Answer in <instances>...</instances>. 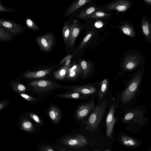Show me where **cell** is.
Here are the masks:
<instances>
[{
    "instance_id": "1",
    "label": "cell",
    "mask_w": 151,
    "mask_h": 151,
    "mask_svg": "<svg viewBox=\"0 0 151 151\" xmlns=\"http://www.w3.org/2000/svg\"><path fill=\"white\" fill-rule=\"evenodd\" d=\"M106 105L105 99L97 105L88 118L87 128L90 132L95 131L98 126L104 114Z\"/></svg>"
},
{
    "instance_id": "2",
    "label": "cell",
    "mask_w": 151,
    "mask_h": 151,
    "mask_svg": "<svg viewBox=\"0 0 151 151\" xmlns=\"http://www.w3.org/2000/svg\"><path fill=\"white\" fill-rule=\"evenodd\" d=\"M142 76V72L139 71L132 78L121 95V99L123 104L127 103L134 97L138 90Z\"/></svg>"
},
{
    "instance_id": "3",
    "label": "cell",
    "mask_w": 151,
    "mask_h": 151,
    "mask_svg": "<svg viewBox=\"0 0 151 151\" xmlns=\"http://www.w3.org/2000/svg\"><path fill=\"white\" fill-rule=\"evenodd\" d=\"M36 42L45 52L51 51L54 47L55 39V36L51 32H48L37 37Z\"/></svg>"
},
{
    "instance_id": "4",
    "label": "cell",
    "mask_w": 151,
    "mask_h": 151,
    "mask_svg": "<svg viewBox=\"0 0 151 151\" xmlns=\"http://www.w3.org/2000/svg\"><path fill=\"white\" fill-rule=\"evenodd\" d=\"M60 143L63 145L74 148L83 147L88 145L86 138L80 134L67 136L62 139Z\"/></svg>"
},
{
    "instance_id": "5",
    "label": "cell",
    "mask_w": 151,
    "mask_h": 151,
    "mask_svg": "<svg viewBox=\"0 0 151 151\" xmlns=\"http://www.w3.org/2000/svg\"><path fill=\"white\" fill-rule=\"evenodd\" d=\"M30 85L35 91L43 92L55 88L63 87L52 81L46 80L34 81L31 82Z\"/></svg>"
},
{
    "instance_id": "6",
    "label": "cell",
    "mask_w": 151,
    "mask_h": 151,
    "mask_svg": "<svg viewBox=\"0 0 151 151\" xmlns=\"http://www.w3.org/2000/svg\"><path fill=\"white\" fill-rule=\"evenodd\" d=\"M0 27L12 34L18 35L24 31V27L13 21L3 19H0Z\"/></svg>"
},
{
    "instance_id": "7",
    "label": "cell",
    "mask_w": 151,
    "mask_h": 151,
    "mask_svg": "<svg viewBox=\"0 0 151 151\" xmlns=\"http://www.w3.org/2000/svg\"><path fill=\"white\" fill-rule=\"evenodd\" d=\"M141 58L136 54H131L127 55L124 58L122 67L125 70H133L139 65Z\"/></svg>"
},
{
    "instance_id": "8",
    "label": "cell",
    "mask_w": 151,
    "mask_h": 151,
    "mask_svg": "<svg viewBox=\"0 0 151 151\" xmlns=\"http://www.w3.org/2000/svg\"><path fill=\"white\" fill-rule=\"evenodd\" d=\"M94 100L80 106L76 112V117L78 120L85 118L91 112L94 105Z\"/></svg>"
},
{
    "instance_id": "9",
    "label": "cell",
    "mask_w": 151,
    "mask_h": 151,
    "mask_svg": "<svg viewBox=\"0 0 151 151\" xmlns=\"http://www.w3.org/2000/svg\"><path fill=\"white\" fill-rule=\"evenodd\" d=\"M115 105H111L106 119V131L107 136L110 138L112 133L114 125L116 120L114 116Z\"/></svg>"
},
{
    "instance_id": "10",
    "label": "cell",
    "mask_w": 151,
    "mask_h": 151,
    "mask_svg": "<svg viewBox=\"0 0 151 151\" xmlns=\"http://www.w3.org/2000/svg\"><path fill=\"white\" fill-rule=\"evenodd\" d=\"M130 6L129 1L119 0L110 4L105 9L108 10H115L119 12H124L128 9Z\"/></svg>"
},
{
    "instance_id": "11",
    "label": "cell",
    "mask_w": 151,
    "mask_h": 151,
    "mask_svg": "<svg viewBox=\"0 0 151 151\" xmlns=\"http://www.w3.org/2000/svg\"><path fill=\"white\" fill-rule=\"evenodd\" d=\"M70 35L67 45L71 48L74 44L76 38L80 32V29L77 25L73 24L70 25Z\"/></svg>"
},
{
    "instance_id": "12",
    "label": "cell",
    "mask_w": 151,
    "mask_h": 151,
    "mask_svg": "<svg viewBox=\"0 0 151 151\" xmlns=\"http://www.w3.org/2000/svg\"><path fill=\"white\" fill-rule=\"evenodd\" d=\"M71 92L85 94H91L95 93L96 89L93 86L89 85L73 87L71 88Z\"/></svg>"
},
{
    "instance_id": "13",
    "label": "cell",
    "mask_w": 151,
    "mask_h": 151,
    "mask_svg": "<svg viewBox=\"0 0 151 151\" xmlns=\"http://www.w3.org/2000/svg\"><path fill=\"white\" fill-rule=\"evenodd\" d=\"M82 73L80 64H74L71 65L66 77L68 79L72 80L76 78L79 74H82Z\"/></svg>"
},
{
    "instance_id": "14",
    "label": "cell",
    "mask_w": 151,
    "mask_h": 151,
    "mask_svg": "<svg viewBox=\"0 0 151 151\" xmlns=\"http://www.w3.org/2000/svg\"><path fill=\"white\" fill-rule=\"evenodd\" d=\"M71 64L65 65L59 69L54 72V77L57 79L63 80L68 74L71 66Z\"/></svg>"
},
{
    "instance_id": "15",
    "label": "cell",
    "mask_w": 151,
    "mask_h": 151,
    "mask_svg": "<svg viewBox=\"0 0 151 151\" xmlns=\"http://www.w3.org/2000/svg\"><path fill=\"white\" fill-rule=\"evenodd\" d=\"M52 70L49 68L37 71L28 72L24 74V77L29 78L42 77L48 74Z\"/></svg>"
},
{
    "instance_id": "16",
    "label": "cell",
    "mask_w": 151,
    "mask_h": 151,
    "mask_svg": "<svg viewBox=\"0 0 151 151\" xmlns=\"http://www.w3.org/2000/svg\"><path fill=\"white\" fill-rule=\"evenodd\" d=\"M91 1V0H80L76 1L67 9L63 16L70 14L83 5Z\"/></svg>"
},
{
    "instance_id": "17",
    "label": "cell",
    "mask_w": 151,
    "mask_h": 151,
    "mask_svg": "<svg viewBox=\"0 0 151 151\" xmlns=\"http://www.w3.org/2000/svg\"><path fill=\"white\" fill-rule=\"evenodd\" d=\"M49 116L53 122L58 123L61 118V113L59 109L55 106H52L49 109Z\"/></svg>"
},
{
    "instance_id": "18",
    "label": "cell",
    "mask_w": 151,
    "mask_h": 151,
    "mask_svg": "<svg viewBox=\"0 0 151 151\" xmlns=\"http://www.w3.org/2000/svg\"><path fill=\"white\" fill-rule=\"evenodd\" d=\"M141 27L142 32L147 40L151 38V27L149 22L145 19L142 20Z\"/></svg>"
},
{
    "instance_id": "19",
    "label": "cell",
    "mask_w": 151,
    "mask_h": 151,
    "mask_svg": "<svg viewBox=\"0 0 151 151\" xmlns=\"http://www.w3.org/2000/svg\"><path fill=\"white\" fill-rule=\"evenodd\" d=\"M80 65L82 71V78H84L90 72L92 67V65L88 61L83 60L81 61Z\"/></svg>"
},
{
    "instance_id": "20",
    "label": "cell",
    "mask_w": 151,
    "mask_h": 151,
    "mask_svg": "<svg viewBox=\"0 0 151 151\" xmlns=\"http://www.w3.org/2000/svg\"><path fill=\"white\" fill-rule=\"evenodd\" d=\"M13 39L11 33L0 27V40L3 42L11 41Z\"/></svg>"
},
{
    "instance_id": "21",
    "label": "cell",
    "mask_w": 151,
    "mask_h": 151,
    "mask_svg": "<svg viewBox=\"0 0 151 151\" xmlns=\"http://www.w3.org/2000/svg\"><path fill=\"white\" fill-rule=\"evenodd\" d=\"M121 29L123 33L125 35L132 37L134 36L135 33L132 27L127 24L122 25Z\"/></svg>"
},
{
    "instance_id": "22",
    "label": "cell",
    "mask_w": 151,
    "mask_h": 151,
    "mask_svg": "<svg viewBox=\"0 0 151 151\" xmlns=\"http://www.w3.org/2000/svg\"><path fill=\"white\" fill-rule=\"evenodd\" d=\"M108 81L106 79H104L101 82V86L98 92V97L101 99L104 96L108 86Z\"/></svg>"
},
{
    "instance_id": "23",
    "label": "cell",
    "mask_w": 151,
    "mask_h": 151,
    "mask_svg": "<svg viewBox=\"0 0 151 151\" xmlns=\"http://www.w3.org/2000/svg\"><path fill=\"white\" fill-rule=\"evenodd\" d=\"M21 128L24 131L31 132L34 129L33 125L31 122L26 120H23L21 124Z\"/></svg>"
},
{
    "instance_id": "24",
    "label": "cell",
    "mask_w": 151,
    "mask_h": 151,
    "mask_svg": "<svg viewBox=\"0 0 151 151\" xmlns=\"http://www.w3.org/2000/svg\"><path fill=\"white\" fill-rule=\"evenodd\" d=\"M63 35L65 43L67 44L70 35V27L68 23L66 22L62 30Z\"/></svg>"
},
{
    "instance_id": "25",
    "label": "cell",
    "mask_w": 151,
    "mask_h": 151,
    "mask_svg": "<svg viewBox=\"0 0 151 151\" xmlns=\"http://www.w3.org/2000/svg\"><path fill=\"white\" fill-rule=\"evenodd\" d=\"M96 10L95 8L93 7H91L86 10L81 12L78 16L80 18L83 19L87 17L88 16L94 12Z\"/></svg>"
},
{
    "instance_id": "26",
    "label": "cell",
    "mask_w": 151,
    "mask_h": 151,
    "mask_svg": "<svg viewBox=\"0 0 151 151\" xmlns=\"http://www.w3.org/2000/svg\"><path fill=\"white\" fill-rule=\"evenodd\" d=\"M58 97L65 99H79L81 98L80 93H73L64 94L58 96Z\"/></svg>"
},
{
    "instance_id": "27",
    "label": "cell",
    "mask_w": 151,
    "mask_h": 151,
    "mask_svg": "<svg viewBox=\"0 0 151 151\" xmlns=\"http://www.w3.org/2000/svg\"><path fill=\"white\" fill-rule=\"evenodd\" d=\"M110 14L102 12H94L88 16L87 17L91 18H96L108 17Z\"/></svg>"
},
{
    "instance_id": "28",
    "label": "cell",
    "mask_w": 151,
    "mask_h": 151,
    "mask_svg": "<svg viewBox=\"0 0 151 151\" xmlns=\"http://www.w3.org/2000/svg\"><path fill=\"white\" fill-rule=\"evenodd\" d=\"M93 32H90L88 33L84 38L81 45L77 49L76 51H78L82 49L85 44L89 40L93 35Z\"/></svg>"
},
{
    "instance_id": "29",
    "label": "cell",
    "mask_w": 151,
    "mask_h": 151,
    "mask_svg": "<svg viewBox=\"0 0 151 151\" xmlns=\"http://www.w3.org/2000/svg\"><path fill=\"white\" fill-rule=\"evenodd\" d=\"M26 23L27 27L33 30H38L39 28L37 26L34 22L31 19H27L26 20Z\"/></svg>"
},
{
    "instance_id": "30",
    "label": "cell",
    "mask_w": 151,
    "mask_h": 151,
    "mask_svg": "<svg viewBox=\"0 0 151 151\" xmlns=\"http://www.w3.org/2000/svg\"><path fill=\"white\" fill-rule=\"evenodd\" d=\"M14 90L18 92L25 91L26 88L24 86L20 84H15L13 86Z\"/></svg>"
},
{
    "instance_id": "31",
    "label": "cell",
    "mask_w": 151,
    "mask_h": 151,
    "mask_svg": "<svg viewBox=\"0 0 151 151\" xmlns=\"http://www.w3.org/2000/svg\"><path fill=\"white\" fill-rule=\"evenodd\" d=\"M0 12H15V11L13 9L4 6L1 3L0 4Z\"/></svg>"
},
{
    "instance_id": "32",
    "label": "cell",
    "mask_w": 151,
    "mask_h": 151,
    "mask_svg": "<svg viewBox=\"0 0 151 151\" xmlns=\"http://www.w3.org/2000/svg\"><path fill=\"white\" fill-rule=\"evenodd\" d=\"M122 140L123 143L126 145H134V142L131 139H128L126 137H122Z\"/></svg>"
},
{
    "instance_id": "33",
    "label": "cell",
    "mask_w": 151,
    "mask_h": 151,
    "mask_svg": "<svg viewBox=\"0 0 151 151\" xmlns=\"http://www.w3.org/2000/svg\"><path fill=\"white\" fill-rule=\"evenodd\" d=\"M19 94L24 98L28 101H35V99L33 97L26 94L20 93Z\"/></svg>"
},
{
    "instance_id": "34",
    "label": "cell",
    "mask_w": 151,
    "mask_h": 151,
    "mask_svg": "<svg viewBox=\"0 0 151 151\" xmlns=\"http://www.w3.org/2000/svg\"><path fill=\"white\" fill-rule=\"evenodd\" d=\"M30 117L37 123L41 124V121L39 117L36 114H29Z\"/></svg>"
},
{
    "instance_id": "35",
    "label": "cell",
    "mask_w": 151,
    "mask_h": 151,
    "mask_svg": "<svg viewBox=\"0 0 151 151\" xmlns=\"http://www.w3.org/2000/svg\"><path fill=\"white\" fill-rule=\"evenodd\" d=\"M104 25V23L100 21H98L95 22L94 26L97 28H100L102 27Z\"/></svg>"
},
{
    "instance_id": "36",
    "label": "cell",
    "mask_w": 151,
    "mask_h": 151,
    "mask_svg": "<svg viewBox=\"0 0 151 151\" xmlns=\"http://www.w3.org/2000/svg\"><path fill=\"white\" fill-rule=\"evenodd\" d=\"M72 56L70 55H69L66 57H65L60 62V64H62L65 62L66 61H67L68 60L70 59L71 58Z\"/></svg>"
},
{
    "instance_id": "37",
    "label": "cell",
    "mask_w": 151,
    "mask_h": 151,
    "mask_svg": "<svg viewBox=\"0 0 151 151\" xmlns=\"http://www.w3.org/2000/svg\"><path fill=\"white\" fill-rule=\"evenodd\" d=\"M42 151H54L50 147L47 146L42 147Z\"/></svg>"
},
{
    "instance_id": "38",
    "label": "cell",
    "mask_w": 151,
    "mask_h": 151,
    "mask_svg": "<svg viewBox=\"0 0 151 151\" xmlns=\"http://www.w3.org/2000/svg\"><path fill=\"white\" fill-rule=\"evenodd\" d=\"M5 104H4L3 103H1L0 104V110L1 111V110L4 107Z\"/></svg>"
},
{
    "instance_id": "39",
    "label": "cell",
    "mask_w": 151,
    "mask_h": 151,
    "mask_svg": "<svg viewBox=\"0 0 151 151\" xmlns=\"http://www.w3.org/2000/svg\"><path fill=\"white\" fill-rule=\"evenodd\" d=\"M144 1L149 4H151V0H145Z\"/></svg>"
},
{
    "instance_id": "40",
    "label": "cell",
    "mask_w": 151,
    "mask_h": 151,
    "mask_svg": "<svg viewBox=\"0 0 151 151\" xmlns=\"http://www.w3.org/2000/svg\"><path fill=\"white\" fill-rule=\"evenodd\" d=\"M58 149L60 151H69L68 150H65L63 149V148L60 147L58 148Z\"/></svg>"
},
{
    "instance_id": "41",
    "label": "cell",
    "mask_w": 151,
    "mask_h": 151,
    "mask_svg": "<svg viewBox=\"0 0 151 151\" xmlns=\"http://www.w3.org/2000/svg\"><path fill=\"white\" fill-rule=\"evenodd\" d=\"M105 151H110L109 150H105Z\"/></svg>"
}]
</instances>
